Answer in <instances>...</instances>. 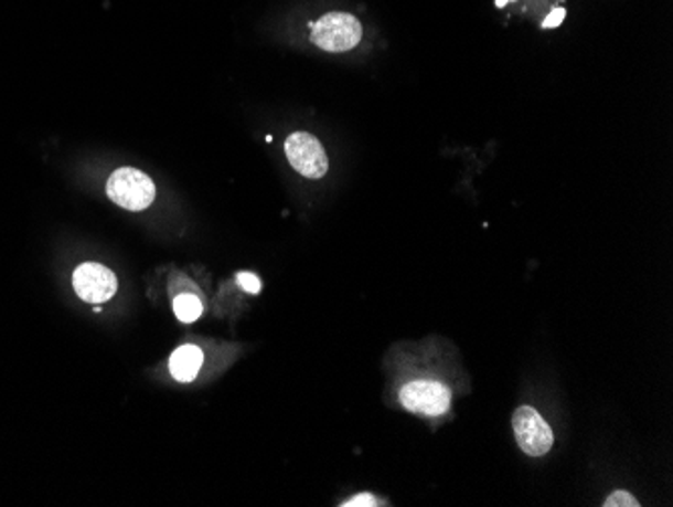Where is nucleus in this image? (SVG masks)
Here are the masks:
<instances>
[{
  "label": "nucleus",
  "instance_id": "obj_9",
  "mask_svg": "<svg viewBox=\"0 0 673 507\" xmlns=\"http://www.w3.org/2000/svg\"><path fill=\"white\" fill-rule=\"evenodd\" d=\"M605 507H638L639 501L627 492H616L605 499Z\"/></svg>",
  "mask_w": 673,
  "mask_h": 507
},
{
  "label": "nucleus",
  "instance_id": "obj_3",
  "mask_svg": "<svg viewBox=\"0 0 673 507\" xmlns=\"http://www.w3.org/2000/svg\"><path fill=\"white\" fill-rule=\"evenodd\" d=\"M290 166L305 178H323L329 170L325 148L309 131H295L285 142Z\"/></svg>",
  "mask_w": 673,
  "mask_h": 507
},
{
  "label": "nucleus",
  "instance_id": "obj_4",
  "mask_svg": "<svg viewBox=\"0 0 673 507\" xmlns=\"http://www.w3.org/2000/svg\"><path fill=\"white\" fill-rule=\"evenodd\" d=\"M399 402L409 413L440 416L448 413L452 394L436 380H414L399 390Z\"/></svg>",
  "mask_w": 673,
  "mask_h": 507
},
{
  "label": "nucleus",
  "instance_id": "obj_5",
  "mask_svg": "<svg viewBox=\"0 0 673 507\" xmlns=\"http://www.w3.org/2000/svg\"><path fill=\"white\" fill-rule=\"evenodd\" d=\"M512 426H514L516 443L526 455L541 457L553 448V443H555L553 429L538 414V411H534L533 406H519L512 416Z\"/></svg>",
  "mask_w": 673,
  "mask_h": 507
},
{
  "label": "nucleus",
  "instance_id": "obj_8",
  "mask_svg": "<svg viewBox=\"0 0 673 507\" xmlns=\"http://www.w3.org/2000/svg\"><path fill=\"white\" fill-rule=\"evenodd\" d=\"M175 316L184 324H192L202 316V304L194 295L184 294L178 295L174 302Z\"/></svg>",
  "mask_w": 673,
  "mask_h": 507
},
{
  "label": "nucleus",
  "instance_id": "obj_10",
  "mask_svg": "<svg viewBox=\"0 0 673 507\" xmlns=\"http://www.w3.org/2000/svg\"><path fill=\"white\" fill-rule=\"evenodd\" d=\"M238 285H241L243 289H246L248 294H258L260 287H263V285H260V279H258L256 275H253V273H241V275H238Z\"/></svg>",
  "mask_w": 673,
  "mask_h": 507
},
{
  "label": "nucleus",
  "instance_id": "obj_11",
  "mask_svg": "<svg viewBox=\"0 0 673 507\" xmlns=\"http://www.w3.org/2000/svg\"><path fill=\"white\" fill-rule=\"evenodd\" d=\"M343 506H377V499L375 497L370 496V494H363V496L353 497V499H349L348 504H343Z\"/></svg>",
  "mask_w": 673,
  "mask_h": 507
},
{
  "label": "nucleus",
  "instance_id": "obj_7",
  "mask_svg": "<svg viewBox=\"0 0 673 507\" xmlns=\"http://www.w3.org/2000/svg\"><path fill=\"white\" fill-rule=\"evenodd\" d=\"M202 350L197 346H182L170 358V372L178 382H192L202 368Z\"/></svg>",
  "mask_w": 673,
  "mask_h": 507
},
{
  "label": "nucleus",
  "instance_id": "obj_12",
  "mask_svg": "<svg viewBox=\"0 0 673 507\" xmlns=\"http://www.w3.org/2000/svg\"><path fill=\"white\" fill-rule=\"evenodd\" d=\"M506 2H509V0H499V7H502V4H506Z\"/></svg>",
  "mask_w": 673,
  "mask_h": 507
},
{
  "label": "nucleus",
  "instance_id": "obj_1",
  "mask_svg": "<svg viewBox=\"0 0 673 507\" xmlns=\"http://www.w3.org/2000/svg\"><path fill=\"white\" fill-rule=\"evenodd\" d=\"M361 35L360 19L348 12H329L311 24V41L329 53H345L357 47Z\"/></svg>",
  "mask_w": 673,
  "mask_h": 507
},
{
  "label": "nucleus",
  "instance_id": "obj_6",
  "mask_svg": "<svg viewBox=\"0 0 673 507\" xmlns=\"http://www.w3.org/2000/svg\"><path fill=\"white\" fill-rule=\"evenodd\" d=\"M73 289L87 304H105L117 292V277L99 263H83L73 273Z\"/></svg>",
  "mask_w": 673,
  "mask_h": 507
},
{
  "label": "nucleus",
  "instance_id": "obj_2",
  "mask_svg": "<svg viewBox=\"0 0 673 507\" xmlns=\"http://www.w3.org/2000/svg\"><path fill=\"white\" fill-rule=\"evenodd\" d=\"M107 197L126 211H146L156 199V184L136 168H119L107 180Z\"/></svg>",
  "mask_w": 673,
  "mask_h": 507
}]
</instances>
